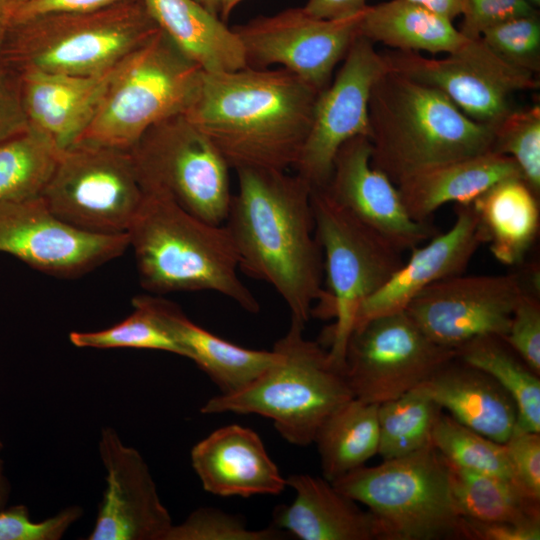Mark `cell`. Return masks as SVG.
<instances>
[{"label":"cell","mask_w":540,"mask_h":540,"mask_svg":"<svg viewBox=\"0 0 540 540\" xmlns=\"http://www.w3.org/2000/svg\"><path fill=\"white\" fill-rule=\"evenodd\" d=\"M62 149L28 127L0 143V202L40 197Z\"/></svg>","instance_id":"d6a6232c"},{"label":"cell","mask_w":540,"mask_h":540,"mask_svg":"<svg viewBox=\"0 0 540 540\" xmlns=\"http://www.w3.org/2000/svg\"><path fill=\"white\" fill-rule=\"evenodd\" d=\"M464 518V540H539L540 525L486 522Z\"/></svg>","instance_id":"f6af8a7d"},{"label":"cell","mask_w":540,"mask_h":540,"mask_svg":"<svg viewBox=\"0 0 540 540\" xmlns=\"http://www.w3.org/2000/svg\"><path fill=\"white\" fill-rule=\"evenodd\" d=\"M142 1L158 28L204 72L247 67L234 30L195 0Z\"/></svg>","instance_id":"4316f807"},{"label":"cell","mask_w":540,"mask_h":540,"mask_svg":"<svg viewBox=\"0 0 540 540\" xmlns=\"http://www.w3.org/2000/svg\"><path fill=\"white\" fill-rule=\"evenodd\" d=\"M4 445L0 438V510L7 507L11 495V484L5 474L4 460L1 457Z\"/></svg>","instance_id":"f907efd6"},{"label":"cell","mask_w":540,"mask_h":540,"mask_svg":"<svg viewBox=\"0 0 540 540\" xmlns=\"http://www.w3.org/2000/svg\"><path fill=\"white\" fill-rule=\"evenodd\" d=\"M368 114L371 165L395 185L492 151L493 126L469 118L440 90L389 69L373 85Z\"/></svg>","instance_id":"3957f363"},{"label":"cell","mask_w":540,"mask_h":540,"mask_svg":"<svg viewBox=\"0 0 540 540\" xmlns=\"http://www.w3.org/2000/svg\"><path fill=\"white\" fill-rule=\"evenodd\" d=\"M367 6V0H307L302 8L318 19L338 20L360 14Z\"/></svg>","instance_id":"7dc6e473"},{"label":"cell","mask_w":540,"mask_h":540,"mask_svg":"<svg viewBox=\"0 0 540 540\" xmlns=\"http://www.w3.org/2000/svg\"><path fill=\"white\" fill-rule=\"evenodd\" d=\"M388 70L382 54L359 35L334 80L318 95L310 131L293 169L311 189L324 188L339 148L357 136L369 137L368 106L373 85Z\"/></svg>","instance_id":"2e32d148"},{"label":"cell","mask_w":540,"mask_h":540,"mask_svg":"<svg viewBox=\"0 0 540 540\" xmlns=\"http://www.w3.org/2000/svg\"><path fill=\"white\" fill-rule=\"evenodd\" d=\"M28 127L19 75L0 55V143L22 133Z\"/></svg>","instance_id":"ee69618b"},{"label":"cell","mask_w":540,"mask_h":540,"mask_svg":"<svg viewBox=\"0 0 540 540\" xmlns=\"http://www.w3.org/2000/svg\"><path fill=\"white\" fill-rule=\"evenodd\" d=\"M323 20L300 8L260 15L232 27L239 37L247 67L264 69L280 65L322 91L334 68L359 36L362 16Z\"/></svg>","instance_id":"5bb4252c"},{"label":"cell","mask_w":540,"mask_h":540,"mask_svg":"<svg viewBox=\"0 0 540 540\" xmlns=\"http://www.w3.org/2000/svg\"><path fill=\"white\" fill-rule=\"evenodd\" d=\"M455 357L454 349L432 341L400 311L353 330L345 375L354 398L379 405L416 388Z\"/></svg>","instance_id":"7c38bea8"},{"label":"cell","mask_w":540,"mask_h":540,"mask_svg":"<svg viewBox=\"0 0 540 540\" xmlns=\"http://www.w3.org/2000/svg\"><path fill=\"white\" fill-rule=\"evenodd\" d=\"M316 90L285 68L204 72L185 116L230 169H293L311 128Z\"/></svg>","instance_id":"7a4b0ae2"},{"label":"cell","mask_w":540,"mask_h":540,"mask_svg":"<svg viewBox=\"0 0 540 540\" xmlns=\"http://www.w3.org/2000/svg\"><path fill=\"white\" fill-rule=\"evenodd\" d=\"M129 151L144 192L164 194L201 220L224 224L230 167L185 114L151 126Z\"/></svg>","instance_id":"30bf717a"},{"label":"cell","mask_w":540,"mask_h":540,"mask_svg":"<svg viewBox=\"0 0 540 540\" xmlns=\"http://www.w3.org/2000/svg\"><path fill=\"white\" fill-rule=\"evenodd\" d=\"M481 40L502 60L522 70L540 71L539 12L517 16L486 29Z\"/></svg>","instance_id":"74e56055"},{"label":"cell","mask_w":540,"mask_h":540,"mask_svg":"<svg viewBox=\"0 0 540 540\" xmlns=\"http://www.w3.org/2000/svg\"><path fill=\"white\" fill-rule=\"evenodd\" d=\"M508 346L540 375V302L536 293L527 291L517 303L503 338Z\"/></svg>","instance_id":"60d3db41"},{"label":"cell","mask_w":540,"mask_h":540,"mask_svg":"<svg viewBox=\"0 0 540 540\" xmlns=\"http://www.w3.org/2000/svg\"><path fill=\"white\" fill-rule=\"evenodd\" d=\"M378 406L352 398L321 424L313 443L326 480L334 482L378 453Z\"/></svg>","instance_id":"f546056e"},{"label":"cell","mask_w":540,"mask_h":540,"mask_svg":"<svg viewBox=\"0 0 540 540\" xmlns=\"http://www.w3.org/2000/svg\"><path fill=\"white\" fill-rule=\"evenodd\" d=\"M128 234L82 231L56 217L41 197L0 202V252L58 277H77L122 255Z\"/></svg>","instance_id":"e0dca14e"},{"label":"cell","mask_w":540,"mask_h":540,"mask_svg":"<svg viewBox=\"0 0 540 540\" xmlns=\"http://www.w3.org/2000/svg\"><path fill=\"white\" fill-rule=\"evenodd\" d=\"M106 470V489L87 540H165L172 518L160 500L142 455L125 445L111 427L98 444Z\"/></svg>","instance_id":"ac0fdd59"},{"label":"cell","mask_w":540,"mask_h":540,"mask_svg":"<svg viewBox=\"0 0 540 540\" xmlns=\"http://www.w3.org/2000/svg\"><path fill=\"white\" fill-rule=\"evenodd\" d=\"M431 442L451 464L472 472L502 478L521 488L515 478L505 445L468 428L450 415L441 412L434 424Z\"/></svg>","instance_id":"e575fe53"},{"label":"cell","mask_w":540,"mask_h":540,"mask_svg":"<svg viewBox=\"0 0 540 540\" xmlns=\"http://www.w3.org/2000/svg\"><path fill=\"white\" fill-rule=\"evenodd\" d=\"M144 192L129 150L79 141L63 149L41 198L66 224L85 232H128Z\"/></svg>","instance_id":"8fae6325"},{"label":"cell","mask_w":540,"mask_h":540,"mask_svg":"<svg viewBox=\"0 0 540 540\" xmlns=\"http://www.w3.org/2000/svg\"><path fill=\"white\" fill-rule=\"evenodd\" d=\"M382 55L389 70L440 90L469 118L491 126L513 109L514 93L539 88L535 74L508 64L481 38L467 39L442 59L416 51Z\"/></svg>","instance_id":"4fadbf2b"},{"label":"cell","mask_w":540,"mask_h":540,"mask_svg":"<svg viewBox=\"0 0 540 540\" xmlns=\"http://www.w3.org/2000/svg\"><path fill=\"white\" fill-rule=\"evenodd\" d=\"M26 0H0V45L16 12Z\"/></svg>","instance_id":"681fc988"},{"label":"cell","mask_w":540,"mask_h":540,"mask_svg":"<svg viewBox=\"0 0 540 540\" xmlns=\"http://www.w3.org/2000/svg\"><path fill=\"white\" fill-rule=\"evenodd\" d=\"M118 65L89 76L18 73L29 126L62 150L76 143L92 121Z\"/></svg>","instance_id":"7402d4cb"},{"label":"cell","mask_w":540,"mask_h":540,"mask_svg":"<svg viewBox=\"0 0 540 540\" xmlns=\"http://www.w3.org/2000/svg\"><path fill=\"white\" fill-rule=\"evenodd\" d=\"M442 409L420 387L378 406V453L383 460L411 454L431 443Z\"/></svg>","instance_id":"836d02e7"},{"label":"cell","mask_w":540,"mask_h":540,"mask_svg":"<svg viewBox=\"0 0 540 540\" xmlns=\"http://www.w3.org/2000/svg\"><path fill=\"white\" fill-rule=\"evenodd\" d=\"M132 305L133 313L112 327L71 332V343L80 348L161 350L185 357L183 349L139 296L133 298Z\"/></svg>","instance_id":"d590c367"},{"label":"cell","mask_w":540,"mask_h":540,"mask_svg":"<svg viewBox=\"0 0 540 540\" xmlns=\"http://www.w3.org/2000/svg\"><path fill=\"white\" fill-rule=\"evenodd\" d=\"M456 357L494 378L515 402L516 429L540 433V378L495 335L475 338L456 350Z\"/></svg>","instance_id":"1f68e13d"},{"label":"cell","mask_w":540,"mask_h":540,"mask_svg":"<svg viewBox=\"0 0 540 540\" xmlns=\"http://www.w3.org/2000/svg\"><path fill=\"white\" fill-rule=\"evenodd\" d=\"M537 196L521 177L491 186L471 204L494 258L507 266L524 262L540 227Z\"/></svg>","instance_id":"83f0119b"},{"label":"cell","mask_w":540,"mask_h":540,"mask_svg":"<svg viewBox=\"0 0 540 540\" xmlns=\"http://www.w3.org/2000/svg\"><path fill=\"white\" fill-rule=\"evenodd\" d=\"M280 529L252 530L237 517L209 507L193 511L182 523L172 525L165 540H274Z\"/></svg>","instance_id":"f35d334b"},{"label":"cell","mask_w":540,"mask_h":540,"mask_svg":"<svg viewBox=\"0 0 540 540\" xmlns=\"http://www.w3.org/2000/svg\"><path fill=\"white\" fill-rule=\"evenodd\" d=\"M190 457L204 490L217 496L277 495L287 486L258 434L237 424L210 433Z\"/></svg>","instance_id":"44dd1931"},{"label":"cell","mask_w":540,"mask_h":540,"mask_svg":"<svg viewBox=\"0 0 540 540\" xmlns=\"http://www.w3.org/2000/svg\"><path fill=\"white\" fill-rule=\"evenodd\" d=\"M139 297L183 349L185 357L194 361L218 386L220 394L243 389L276 358L273 349H248L216 336L195 324L168 300L148 295Z\"/></svg>","instance_id":"d4e9b609"},{"label":"cell","mask_w":540,"mask_h":540,"mask_svg":"<svg viewBox=\"0 0 540 540\" xmlns=\"http://www.w3.org/2000/svg\"><path fill=\"white\" fill-rule=\"evenodd\" d=\"M455 212L449 230L412 248L408 260L361 304L354 329L375 317L404 311L427 286L465 272L485 237L472 204H456Z\"/></svg>","instance_id":"ffe728a7"},{"label":"cell","mask_w":540,"mask_h":540,"mask_svg":"<svg viewBox=\"0 0 540 540\" xmlns=\"http://www.w3.org/2000/svg\"><path fill=\"white\" fill-rule=\"evenodd\" d=\"M127 0H26L14 20L53 13H78L103 9Z\"/></svg>","instance_id":"bcb514c9"},{"label":"cell","mask_w":540,"mask_h":540,"mask_svg":"<svg viewBox=\"0 0 540 540\" xmlns=\"http://www.w3.org/2000/svg\"><path fill=\"white\" fill-rule=\"evenodd\" d=\"M243 0H222L220 18L222 21H226L231 15L232 11L242 2Z\"/></svg>","instance_id":"816d5d0a"},{"label":"cell","mask_w":540,"mask_h":540,"mask_svg":"<svg viewBox=\"0 0 540 540\" xmlns=\"http://www.w3.org/2000/svg\"><path fill=\"white\" fill-rule=\"evenodd\" d=\"M159 30L142 0H127L94 11L14 20L0 55L17 73L89 76L118 65Z\"/></svg>","instance_id":"8992f818"},{"label":"cell","mask_w":540,"mask_h":540,"mask_svg":"<svg viewBox=\"0 0 540 540\" xmlns=\"http://www.w3.org/2000/svg\"><path fill=\"white\" fill-rule=\"evenodd\" d=\"M224 225L234 242L239 268L270 284L291 318L304 324L327 318L324 265L315 233L311 187L297 174L264 168L236 170Z\"/></svg>","instance_id":"6da1fadb"},{"label":"cell","mask_w":540,"mask_h":540,"mask_svg":"<svg viewBox=\"0 0 540 540\" xmlns=\"http://www.w3.org/2000/svg\"><path fill=\"white\" fill-rule=\"evenodd\" d=\"M202 74L159 30L119 63L77 142L129 150L151 126L187 112L198 95Z\"/></svg>","instance_id":"ba28073f"},{"label":"cell","mask_w":540,"mask_h":540,"mask_svg":"<svg viewBox=\"0 0 540 540\" xmlns=\"http://www.w3.org/2000/svg\"><path fill=\"white\" fill-rule=\"evenodd\" d=\"M445 462L452 497L462 517L486 522L540 525V501L519 486L499 477L460 468L447 460Z\"/></svg>","instance_id":"4dcf8cb0"},{"label":"cell","mask_w":540,"mask_h":540,"mask_svg":"<svg viewBox=\"0 0 540 540\" xmlns=\"http://www.w3.org/2000/svg\"><path fill=\"white\" fill-rule=\"evenodd\" d=\"M510 177L522 178L516 162L488 151L422 170L396 186L411 218L425 223L444 204H471L491 186Z\"/></svg>","instance_id":"484cf974"},{"label":"cell","mask_w":540,"mask_h":540,"mask_svg":"<svg viewBox=\"0 0 540 540\" xmlns=\"http://www.w3.org/2000/svg\"><path fill=\"white\" fill-rule=\"evenodd\" d=\"M322 189L402 253L437 234L430 222L411 218L397 186L371 165V143L366 136L354 137L339 148L329 182Z\"/></svg>","instance_id":"d6986e66"},{"label":"cell","mask_w":540,"mask_h":540,"mask_svg":"<svg viewBox=\"0 0 540 540\" xmlns=\"http://www.w3.org/2000/svg\"><path fill=\"white\" fill-rule=\"evenodd\" d=\"M419 386L452 418L491 440L504 444L516 428L518 413L509 393L457 357Z\"/></svg>","instance_id":"603a6c76"},{"label":"cell","mask_w":540,"mask_h":540,"mask_svg":"<svg viewBox=\"0 0 540 540\" xmlns=\"http://www.w3.org/2000/svg\"><path fill=\"white\" fill-rule=\"evenodd\" d=\"M286 484L296 497L290 505L274 510L276 528L301 540H379L372 514L324 477L294 474Z\"/></svg>","instance_id":"cb8c5ba5"},{"label":"cell","mask_w":540,"mask_h":540,"mask_svg":"<svg viewBox=\"0 0 540 540\" xmlns=\"http://www.w3.org/2000/svg\"><path fill=\"white\" fill-rule=\"evenodd\" d=\"M504 445L517 482L540 501V433L515 428Z\"/></svg>","instance_id":"7bdbcfd3"},{"label":"cell","mask_w":540,"mask_h":540,"mask_svg":"<svg viewBox=\"0 0 540 540\" xmlns=\"http://www.w3.org/2000/svg\"><path fill=\"white\" fill-rule=\"evenodd\" d=\"M127 234L145 289L160 294L209 290L250 313L260 310L238 276V254L224 224L203 221L164 194L144 192Z\"/></svg>","instance_id":"277c9868"},{"label":"cell","mask_w":540,"mask_h":540,"mask_svg":"<svg viewBox=\"0 0 540 540\" xmlns=\"http://www.w3.org/2000/svg\"><path fill=\"white\" fill-rule=\"evenodd\" d=\"M332 484L368 508L379 540H464L448 467L432 442L379 465L358 467Z\"/></svg>","instance_id":"52a82bcc"},{"label":"cell","mask_w":540,"mask_h":540,"mask_svg":"<svg viewBox=\"0 0 540 540\" xmlns=\"http://www.w3.org/2000/svg\"><path fill=\"white\" fill-rule=\"evenodd\" d=\"M359 34L400 51L453 53L467 40L449 21L406 0L367 6Z\"/></svg>","instance_id":"f1b7e54d"},{"label":"cell","mask_w":540,"mask_h":540,"mask_svg":"<svg viewBox=\"0 0 540 540\" xmlns=\"http://www.w3.org/2000/svg\"><path fill=\"white\" fill-rule=\"evenodd\" d=\"M83 515L80 506H68L52 517L33 521L26 505L0 510V540H59Z\"/></svg>","instance_id":"ab89813d"},{"label":"cell","mask_w":540,"mask_h":540,"mask_svg":"<svg viewBox=\"0 0 540 540\" xmlns=\"http://www.w3.org/2000/svg\"><path fill=\"white\" fill-rule=\"evenodd\" d=\"M304 327L291 318L287 333L274 344V362L243 389L209 399L201 413L256 414L272 419L287 442L313 443L325 419L354 396L345 369L304 337Z\"/></svg>","instance_id":"5b68a950"},{"label":"cell","mask_w":540,"mask_h":540,"mask_svg":"<svg viewBox=\"0 0 540 540\" xmlns=\"http://www.w3.org/2000/svg\"><path fill=\"white\" fill-rule=\"evenodd\" d=\"M527 291L517 273H463L427 286L404 311L432 341L456 350L478 337L504 338L512 313Z\"/></svg>","instance_id":"9a60e30c"},{"label":"cell","mask_w":540,"mask_h":540,"mask_svg":"<svg viewBox=\"0 0 540 540\" xmlns=\"http://www.w3.org/2000/svg\"><path fill=\"white\" fill-rule=\"evenodd\" d=\"M527 1L534 7L540 5V0H527Z\"/></svg>","instance_id":"db71d44e"},{"label":"cell","mask_w":540,"mask_h":540,"mask_svg":"<svg viewBox=\"0 0 540 540\" xmlns=\"http://www.w3.org/2000/svg\"><path fill=\"white\" fill-rule=\"evenodd\" d=\"M492 151L511 157L522 179L540 197V106L513 108L493 125Z\"/></svg>","instance_id":"8d00e7d4"},{"label":"cell","mask_w":540,"mask_h":540,"mask_svg":"<svg viewBox=\"0 0 540 540\" xmlns=\"http://www.w3.org/2000/svg\"><path fill=\"white\" fill-rule=\"evenodd\" d=\"M538 12L527 0H464L459 31L467 39H478L489 27L509 18Z\"/></svg>","instance_id":"b9f144b4"},{"label":"cell","mask_w":540,"mask_h":540,"mask_svg":"<svg viewBox=\"0 0 540 540\" xmlns=\"http://www.w3.org/2000/svg\"><path fill=\"white\" fill-rule=\"evenodd\" d=\"M211 13L219 16L222 0H195ZM220 17V16H219Z\"/></svg>","instance_id":"f5cc1de1"},{"label":"cell","mask_w":540,"mask_h":540,"mask_svg":"<svg viewBox=\"0 0 540 540\" xmlns=\"http://www.w3.org/2000/svg\"><path fill=\"white\" fill-rule=\"evenodd\" d=\"M419 5L449 21L462 15L464 0H406Z\"/></svg>","instance_id":"c3c4849f"},{"label":"cell","mask_w":540,"mask_h":540,"mask_svg":"<svg viewBox=\"0 0 540 540\" xmlns=\"http://www.w3.org/2000/svg\"><path fill=\"white\" fill-rule=\"evenodd\" d=\"M315 233L322 249L331 359L345 369L348 340L361 304L402 266L403 253L337 204L324 189H311Z\"/></svg>","instance_id":"9c48e42d"}]
</instances>
